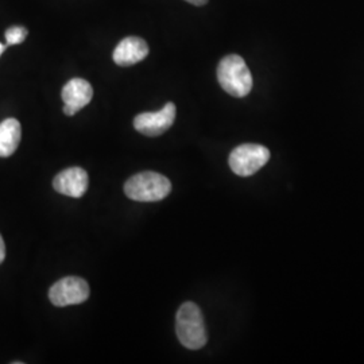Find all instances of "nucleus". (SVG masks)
<instances>
[{
	"instance_id": "10",
	"label": "nucleus",
	"mask_w": 364,
	"mask_h": 364,
	"mask_svg": "<svg viewBox=\"0 0 364 364\" xmlns=\"http://www.w3.org/2000/svg\"><path fill=\"white\" fill-rule=\"evenodd\" d=\"M22 138L21 123L10 117L0 123V156H13Z\"/></svg>"
},
{
	"instance_id": "8",
	"label": "nucleus",
	"mask_w": 364,
	"mask_h": 364,
	"mask_svg": "<svg viewBox=\"0 0 364 364\" xmlns=\"http://www.w3.org/2000/svg\"><path fill=\"white\" fill-rule=\"evenodd\" d=\"M149 54V45L139 37L122 39L114 50L112 58L119 66H131L144 61Z\"/></svg>"
},
{
	"instance_id": "5",
	"label": "nucleus",
	"mask_w": 364,
	"mask_h": 364,
	"mask_svg": "<svg viewBox=\"0 0 364 364\" xmlns=\"http://www.w3.org/2000/svg\"><path fill=\"white\" fill-rule=\"evenodd\" d=\"M90 299V287L85 279L78 277H65L57 281L49 290V299L54 306L78 305Z\"/></svg>"
},
{
	"instance_id": "12",
	"label": "nucleus",
	"mask_w": 364,
	"mask_h": 364,
	"mask_svg": "<svg viewBox=\"0 0 364 364\" xmlns=\"http://www.w3.org/2000/svg\"><path fill=\"white\" fill-rule=\"evenodd\" d=\"M6 258V245H4V240L0 235V263Z\"/></svg>"
},
{
	"instance_id": "14",
	"label": "nucleus",
	"mask_w": 364,
	"mask_h": 364,
	"mask_svg": "<svg viewBox=\"0 0 364 364\" xmlns=\"http://www.w3.org/2000/svg\"><path fill=\"white\" fill-rule=\"evenodd\" d=\"M186 1L191 4H195V6H204L208 3V0H186Z\"/></svg>"
},
{
	"instance_id": "6",
	"label": "nucleus",
	"mask_w": 364,
	"mask_h": 364,
	"mask_svg": "<svg viewBox=\"0 0 364 364\" xmlns=\"http://www.w3.org/2000/svg\"><path fill=\"white\" fill-rule=\"evenodd\" d=\"M177 108L168 103L158 112H144L134 119V127L146 136H158L169 130L176 120Z\"/></svg>"
},
{
	"instance_id": "11",
	"label": "nucleus",
	"mask_w": 364,
	"mask_h": 364,
	"mask_svg": "<svg viewBox=\"0 0 364 364\" xmlns=\"http://www.w3.org/2000/svg\"><path fill=\"white\" fill-rule=\"evenodd\" d=\"M27 37V28L22 26L10 27L6 31V41L9 45H19Z\"/></svg>"
},
{
	"instance_id": "13",
	"label": "nucleus",
	"mask_w": 364,
	"mask_h": 364,
	"mask_svg": "<svg viewBox=\"0 0 364 364\" xmlns=\"http://www.w3.org/2000/svg\"><path fill=\"white\" fill-rule=\"evenodd\" d=\"M64 112H65V115L68 117H73V115H76L78 111L77 109H75L73 107H70V105H64Z\"/></svg>"
},
{
	"instance_id": "2",
	"label": "nucleus",
	"mask_w": 364,
	"mask_h": 364,
	"mask_svg": "<svg viewBox=\"0 0 364 364\" xmlns=\"http://www.w3.org/2000/svg\"><path fill=\"white\" fill-rule=\"evenodd\" d=\"M218 80L221 88L234 97H246L252 90L251 72L246 61L237 54H230L221 60Z\"/></svg>"
},
{
	"instance_id": "9",
	"label": "nucleus",
	"mask_w": 364,
	"mask_h": 364,
	"mask_svg": "<svg viewBox=\"0 0 364 364\" xmlns=\"http://www.w3.org/2000/svg\"><path fill=\"white\" fill-rule=\"evenodd\" d=\"M93 97V88L84 78H72L63 88V100L66 105L73 107L80 111L85 105L91 103Z\"/></svg>"
},
{
	"instance_id": "7",
	"label": "nucleus",
	"mask_w": 364,
	"mask_h": 364,
	"mask_svg": "<svg viewBox=\"0 0 364 364\" xmlns=\"http://www.w3.org/2000/svg\"><path fill=\"white\" fill-rule=\"evenodd\" d=\"M88 174L81 168H69L58 173L53 181L54 189L61 195L80 198L88 189Z\"/></svg>"
},
{
	"instance_id": "4",
	"label": "nucleus",
	"mask_w": 364,
	"mask_h": 364,
	"mask_svg": "<svg viewBox=\"0 0 364 364\" xmlns=\"http://www.w3.org/2000/svg\"><path fill=\"white\" fill-rule=\"evenodd\" d=\"M270 159L267 147L258 144H245L237 146L230 154V168L236 176L250 177L259 171Z\"/></svg>"
},
{
	"instance_id": "1",
	"label": "nucleus",
	"mask_w": 364,
	"mask_h": 364,
	"mask_svg": "<svg viewBox=\"0 0 364 364\" xmlns=\"http://www.w3.org/2000/svg\"><path fill=\"white\" fill-rule=\"evenodd\" d=\"M176 333L182 346L189 350H200L207 341L208 335L203 313L195 302H185L176 316Z\"/></svg>"
},
{
	"instance_id": "3",
	"label": "nucleus",
	"mask_w": 364,
	"mask_h": 364,
	"mask_svg": "<svg viewBox=\"0 0 364 364\" xmlns=\"http://www.w3.org/2000/svg\"><path fill=\"white\" fill-rule=\"evenodd\" d=\"M171 183L169 180L154 171H144L132 176L124 185V193L131 200L141 203L161 201L169 196Z\"/></svg>"
},
{
	"instance_id": "15",
	"label": "nucleus",
	"mask_w": 364,
	"mask_h": 364,
	"mask_svg": "<svg viewBox=\"0 0 364 364\" xmlns=\"http://www.w3.org/2000/svg\"><path fill=\"white\" fill-rule=\"evenodd\" d=\"M4 50H6V46H4V45H1V43H0V55H1V54H3V52H4Z\"/></svg>"
}]
</instances>
